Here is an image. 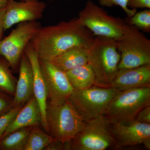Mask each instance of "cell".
<instances>
[{
  "label": "cell",
  "instance_id": "obj_1",
  "mask_svg": "<svg viewBox=\"0 0 150 150\" xmlns=\"http://www.w3.org/2000/svg\"><path fill=\"white\" fill-rule=\"evenodd\" d=\"M94 39L92 33L76 18L40 27L30 43L39 59L49 61L73 48L88 49Z\"/></svg>",
  "mask_w": 150,
  "mask_h": 150
},
{
  "label": "cell",
  "instance_id": "obj_25",
  "mask_svg": "<svg viewBox=\"0 0 150 150\" xmlns=\"http://www.w3.org/2000/svg\"><path fill=\"white\" fill-rule=\"evenodd\" d=\"M13 107V97L0 91V115Z\"/></svg>",
  "mask_w": 150,
  "mask_h": 150
},
{
  "label": "cell",
  "instance_id": "obj_27",
  "mask_svg": "<svg viewBox=\"0 0 150 150\" xmlns=\"http://www.w3.org/2000/svg\"><path fill=\"white\" fill-rule=\"evenodd\" d=\"M127 6L132 9L150 8V0H128Z\"/></svg>",
  "mask_w": 150,
  "mask_h": 150
},
{
  "label": "cell",
  "instance_id": "obj_13",
  "mask_svg": "<svg viewBox=\"0 0 150 150\" xmlns=\"http://www.w3.org/2000/svg\"><path fill=\"white\" fill-rule=\"evenodd\" d=\"M24 53L29 59L32 67L33 79V96L40 108L41 125L45 131L48 133L46 118L48 94L45 80L40 67V59L30 42L25 47Z\"/></svg>",
  "mask_w": 150,
  "mask_h": 150
},
{
  "label": "cell",
  "instance_id": "obj_23",
  "mask_svg": "<svg viewBox=\"0 0 150 150\" xmlns=\"http://www.w3.org/2000/svg\"><path fill=\"white\" fill-rule=\"evenodd\" d=\"M24 105H20L13 106L8 111L0 115V139L2 137L6 129Z\"/></svg>",
  "mask_w": 150,
  "mask_h": 150
},
{
  "label": "cell",
  "instance_id": "obj_10",
  "mask_svg": "<svg viewBox=\"0 0 150 150\" xmlns=\"http://www.w3.org/2000/svg\"><path fill=\"white\" fill-rule=\"evenodd\" d=\"M46 8L45 3L39 0H8L4 12V30L17 23L37 21L43 16Z\"/></svg>",
  "mask_w": 150,
  "mask_h": 150
},
{
  "label": "cell",
  "instance_id": "obj_20",
  "mask_svg": "<svg viewBox=\"0 0 150 150\" xmlns=\"http://www.w3.org/2000/svg\"><path fill=\"white\" fill-rule=\"evenodd\" d=\"M50 134L44 132L39 126H33L24 150H42L56 141Z\"/></svg>",
  "mask_w": 150,
  "mask_h": 150
},
{
  "label": "cell",
  "instance_id": "obj_19",
  "mask_svg": "<svg viewBox=\"0 0 150 150\" xmlns=\"http://www.w3.org/2000/svg\"><path fill=\"white\" fill-rule=\"evenodd\" d=\"M33 126L13 131L0 139V150H24Z\"/></svg>",
  "mask_w": 150,
  "mask_h": 150
},
{
  "label": "cell",
  "instance_id": "obj_14",
  "mask_svg": "<svg viewBox=\"0 0 150 150\" xmlns=\"http://www.w3.org/2000/svg\"><path fill=\"white\" fill-rule=\"evenodd\" d=\"M109 87L118 92L136 88L150 87V64L118 69Z\"/></svg>",
  "mask_w": 150,
  "mask_h": 150
},
{
  "label": "cell",
  "instance_id": "obj_3",
  "mask_svg": "<svg viewBox=\"0 0 150 150\" xmlns=\"http://www.w3.org/2000/svg\"><path fill=\"white\" fill-rule=\"evenodd\" d=\"M121 54L116 40L97 36L88 49V64L96 77L94 86L109 87L118 70Z\"/></svg>",
  "mask_w": 150,
  "mask_h": 150
},
{
  "label": "cell",
  "instance_id": "obj_24",
  "mask_svg": "<svg viewBox=\"0 0 150 150\" xmlns=\"http://www.w3.org/2000/svg\"><path fill=\"white\" fill-rule=\"evenodd\" d=\"M98 2L100 5L108 7L119 6L126 13L128 17L133 16L137 12V9L129 8L127 6L128 0H98Z\"/></svg>",
  "mask_w": 150,
  "mask_h": 150
},
{
  "label": "cell",
  "instance_id": "obj_31",
  "mask_svg": "<svg viewBox=\"0 0 150 150\" xmlns=\"http://www.w3.org/2000/svg\"><path fill=\"white\" fill-rule=\"evenodd\" d=\"M21 1H25V0H21Z\"/></svg>",
  "mask_w": 150,
  "mask_h": 150
},
{
  "label": "cell",
  "instance_id": "obj_16",
  "mask_svg": "<svg viewBox=\"0 0 150 150\" xmlns=\"http://www.w3.org/2000/svg\"><path fill=\"white\" fill-rule=\"evenodd\" d=\"M41 125V115L37 100L33 96L17 113L6 129L1 139L18 129Z\"/></svg>",
  "mask_w": 150,
  "mask_h": 150
},
{
  "label": "cell",
  "instance_id": "obj_7",
  "mask_svg": "<svg viewBox=\"0 0 150 150\" xmlns=\"http://www.w3.org/2000/svg\"><path fill=\"white\" fill-rule=\"evenodd\" d=\"M78 18L94 35L116 40L123 35L127 25L123 20L109 15L103 9L90 0L80 12Z\"/></svg>",
  "mask_w": 150,
  "mask_h": 150
},
{
  "label": "cell",
  "instance_id": "obj_8",
  "mask_svg": "<svg viewBox=\"0 0 150 150\" xmlns=\"http://www.w3.org/2000/svg\"><path fill=\"white\" fill-rule=\"evenodd\" d=\"M118 92L110 87L93 86L73 91L69 99L85 121L104 115Z\"/></svg>",
  "mask_w": 150,
  "mask_h": 150
},
{
  "label": "cell",
  "instance_id": "obj_12",
  "mask_svg": "<svg viewBox=\"0 0 150 150\" xmlns=\"http://www.w3.org/2000/svg\"><path fill=\"white\" fill-rule=\"evenodd\" d=\"M111 124V131L116 149L134 146L150 138V124L136 120Z\"/></svg>",
  "mask_w": 150,
  "mask_h": 150
},
{
  "label": "cell",
  "instance_id": "obj_18",
  "mask_svg": "<svg viewBox=\"0 0 150 150\" xmlns=\"http://www.w3.org/2000/svg\"><path fill=\"white\" fill-rule=\"evenodd\" d=\"M65 73L74 90H82L94 86L95 75L88 64L74 68Z\"/></svg>",
  "mask_w": 150,
  "mask_h": 150
},
{
  "label": "cell",
  "instance_id": "obj_29",
  "mask_svg": "<svg viewBox=\"0 0 150 150\" xmlns=\"http://www.w3.org/2000/svg\"><path fill=\"white\" fill-rule=\"evenodd\" d=\"M143 144L144 146L148 150H150V138L145 140L143 143Z\"/></svg>",
  "mask_w": 150,
  "mask_h": 150
},
{
  "label": "cell",
  "instance_id": "obj_15",
  "mask_svg": "<svg viewBox=\"0 0 150 150\" xmlns=\"http://www.w3.org/2000/svg\"><path fill=\"white\" fill-rule=\"evenodd\" d=\"M19 66V76L13 97V106L24 105L33 96L32 67L24 52Z\"/></svg>",
  "mask_w": 150,
  "mask_h": 150
},
{
  "label": "cell",
  "instance_id": "obj_26",
  "mask_svg": "<svg viewBox=\"0 0 150 150\" xmlns=\"http://www.w3.org/2000/svg\"><path fill=\"white\" fill-rule=\"evenodd\" d=\"M135 120L140 123L150 124V105L140 110Z\"/></svg>",
  "mask_w": 150,
  "mask_h": 150
},
{
  "label": "cell",
  "instance_id": "obj_2",
  "mask_svg": "<svg viewBox=\"0 0 150 150\" xmlns=\"http://www.w3.org/2000/svg\"><path fill=\"white\" fill-rule=\"evenodd\" d=\"M46 118L48 133L55 139L63 143L71 142L85 123L69 98L47 101Z\"/></svg>",
  "mask_w": 150,
  "mask_h": 150
},
{
  "label": "cell",
  "instance_id": "obj_9",
  "mask_svg": "<svg viewBox=\"0 0 150 150\" xmlns=\"http://www.w3.org/2000/svg\"><path fill=\"white\" fill-rule=\"evenodd\" d=\"M41 25L36 21L18 23L9 35L0 41V56L15 70L19 64L25 47Z\"/></svg>",
  "mask_w": 150,
  "mask_h": 150
},
{
  "label": "cell",
  "instance_id": "obj_28",
  "mask_svg": "<svg viewBox=\"0 0 150 150\" xmlns=\"http://www.w3.org/2000/svg\"><path fill=\"white\" fill-rule=\"evenodd\" d=\"M5 6L0 8V41L2 40L3 33L4 30V12Z\"/></svg>",
  "mask_w": 150,
  "mask_h": 150
},
{
  "label": "cell",
  "instance_id": "obj_4",
  "mask_svg": "<svg viewBox=\"0 0 150 150\" xmlns=\"http://www.w3.org/2000/svg\"><path fill=\"white\" fill-rule=\"evenodd\" d=\"M150 105V87L129 89L117 93L103 115L110 124L130 122Z\"/></svg>",
  "mask_w": 150,
  "mask_h": 150
},
{
  "label": "cell",
  "instance_id": "obj_21",
  "mask_svg": "<svg viewBox=\"0 0 150 150\" xmlns=\"http://www.w3.org/2000/svg\"><path fill=\"white\" fill-rule=\"evenodd\" d=\"M11 69L5 59H0V91L13 97L17 81Z\"/></svg>",
  "mask_w": 150,
  "mask_h": 150
},
{
  "label": "cell",
  "instance_id": "obj_17",
  "mask_svg": "<svg viewBox=\"0 0 150 150\" xmlns=\"http://www.w3.org/2000/svg\"><path fill=\"white\" fill-rule=\"evenodd\" d=\"M88 49L76 48L70 49L49 61L63 71L88 64Z\"/></svg>",
  "mask_w": 150,
  "mask_h": 150
},
{
  "label": "cell",
  "instance_id": "obj_22",
  "mask_svg": "<svg viewBox=\"0 0 150 150\" xmlns=\"http://www.w3.org/2000/svg\"><path fill=\"white\" fill-rule=\"evenodd\" d=\"M125 22L126 24L149 33L150 32V10L136 12L133 16L127 18Z\"/></svg>",
  "mask_w": 150,
  "mask_h": 150
},
{
  "label": "cell",
  "instance_id": "obj_6",
  "mask_svg": "<svg viewBox=\"0 0 150 150\" xmlns=\"http://www.w3.org/2000/svg\"><path fill=\"white\" fill-rule=\"evenodd\" d=\"M70 144L73 150H105L114 147L111 124L103 115L86 121L83 128Z\"/></svg>",
  "mask_w": 150,
  "mask_h": 150
},
{
  "label": "cell",
  "instance_id": "obj_30",
  "mask_svg": "<svg viewBox=\"0 0 150 150\" xmlns=\"http://www.w3.org/2000/svg\"><path fill=\"white\" fill-rule=\"evenodd\" d=\"M8 0H0V8L5 6Z\"/></svg>",
  "mask_w": 150,
  "mask_h": 150
},
{
  "label": "cell",
  "instance_id": "obj_11",
  "mask_svg": "<svg viewBox=\"0 0 150 150\" xmlns=\"http://www.w3.org/2000/svg\"><path fill=\"white\" fill-rule=\"evenodd\" d=\"M40 62L47 88L48 101H60L69 98L74 89L66 73L49 61L40 59Z\"/></svg>",
  "mask_w": 150,
  "mask_h": 150
},
{
  "label": "cell",
  "instance_id": "obj_5",
  "mask_svg": "<svg viewBox=\"0 0 150 150\" xmlns=\"http://www.w3.org/2000/svg\"><path fill=\"white\" fill-rule=\"evenodd\" d=\"M116 42L121 54L118 69L150 64V40L137 28L127 24L123 35Z\"/></svg>",
  "mask_w": 150,
  "mask_h": 150
}]
</instances>
